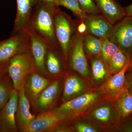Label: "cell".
Segmentation results:
<instances>
[{"label": "cell", "instance_id": "cell-35", "mask_svg": "<svg viewBox=\"0 0 132 132\" xmlns=\"http://www.w3.org/2000/svg\"><path fill=\"white\" fill-rule=\"evenodd\" d=\"M38 1L39 2L43 3L55 5L57 6V3L59 0H38Z\"/></svg>", "mask_w": 132, "mask_h": 132}, {"label": "cell", "instance_id": "cell-20", "mask_svg": "<svg viewBox=\"0 0 132 132\" xmlns=\"http://www.w3.org/2000/svg\"><path fill=\"white\" fill-rule=\"evenodd\" d=\"M45 64L48 77L52 79L61 77L65 68L60 52L56 49L47 48Z\"/></svg>", "mask_w": 132, "mask_h": 132}, {"label": "cell", "instance_id": "cell-23", "mask_svg": "<svg viewBox=\"0 0 132 132\" xmlns=\"http://www.w3.org/2000/svg\"><path fill=\"white\" fill-rule=\"evenodd\" d=\"M127 56L120 50L112 57L107 66L108 73L112 75L121 71L130 61Z\"/></svg>", "mask_w": 132, "mask_h": 132}, {"label": "cell", "instance_id": "cell-16", "mask_svg": "<svg viewBox=\"0 0 132 132\" xmlns=\"http://www.w3.org/2000/svg\"><path fill=\"white\" fill-rule=\"evenodd\" d=\"M84 21L86 32L100 39L109 38L113 26L101 14H87Z\"/></svg>", "mask_w": 132, "mask_h": 132}, {"label": "cell", "instance_id": "cell-13", "mask_svg": "<svg viewBox=\"0 0 132 132\" xmlns=\"http://www.w3.org/2000/svg\"><path fill=\"white\" fill-rule=\"evenodd\" d=\"M53 79L35 71L28 76L24 86L25 94L33 107L41 93L49 85Z\"/></svg>", "mask_w": 132, "mask_h": 132}, {"label": "cell", "instance_id": "cell-11", "mask_svg": "<svg viewBox=\"0 0 132 132\" xmlns=\"http://www.w3.org/2000/svg\"><path fill=\"white\" fill-rule=\"evenodd\" d=\"M38 0H16V13L11 35L26 32Z\"/></svg>", "mask_w": 132, "mask_h": 132}, {"label": "cell", "instance_id": "cell-2", "mask_svg": "<svg viewBox=\"0 0 132 132\" xmlns=\"http://www.w3.org/2000/svg\"><path fill=\"white\" fill-rule=\"evenodd\" d=\"M105 98L100 88L88 90L78 97L55 108L53 111L62 122L71 125L84 116L97 102Z\"/></svg>", "mask_w": 132, "mask_h": 132}, {"label": "cell", "instance_id": "cell-29", "mask_svg": "<svg viewBox=\"0 0 132 132\" xmlns=\"http://www.w3.org/2000/svg\"><path fill=\"white\" fill-rule=\"evenodd\" d=\"M81 9L87 14H101L94 0H78Z\"/></svg>", "mask_w": 132, "mask_h": 132}, {"label": "cell", "instance_id": "cell-8", "mask_svg": "<svg viewBox=\"0 0 132 132\" xmlns=\"http://www.w3.org/2000/svg\"><path fill=\"white\" fill-rule=\"evenodd\" d=\"M85 34H80L77 31L76 33L69 52L67 67L68 66L72 71L86 77L89 75L90 70L87 58L83 48Z\"/></svg>", "mask_w": 132, "mask_h": 132}, {"label": "cell", "instance_id": "cell-30", "mask_svg": "<svg viewBox=\"0 0 132 132\" xmlns=\"http://www.w3.org/2000/svg\"><path fill=\"white\" fill-rule=\"evenodd\" d=\"M131 115L125 118V120L122 125H119V129L123 132H132V116Z\"/></svg>", "mask_w": 132, "mask_h": 132}, {"label": "cell", "instance_id": "cell-36", "mask_svg": "<svg viewBox=\"0 0 132 132\" xmlns=\"http://www.w3.org/2000/svg\"><path fill=\"white\" fill-rule=\"evenodd\" d=\"M132 69V57L130 59L129 65L128 67L127 71H130Z\"/></svg>", "mask_w": 132, "mask_h": 132}, {"label": "cell", "instance_id": "cell-5", "mask_svg": "<svg viewBox=\"0 0 132 132\" xmlns=\"http://www.w3.org/2000/svg\"><path fill=\"white\" fill-rule=\"evenodd\" d=\"M35 71L30 50L17 55L8 62V74L18 91L24 87L28 76Z\"/></svg>", "mask_w": 132, "mask_h": 132}, {"label": "cell", "instance_id": "cell-19", "mask_svg": "<svg viewBox=\"0 0 132 132\" xmlns=\"http://www.w3.org/2000/svg\"><path fill=\"white\" fill-rule=\"evenodd\" d=\"M28 33L30 39V52L34 61L35 71L49 78L45 67V59L47 48L44 43L31 33Z\"/></svg>", "mask_w": 132, "mask_h": 132}, {"label": "cell", "instance_id": "cell-3", "mask_svg": "<svg viewBox=\"0 0 132 132\" xmlns=\"http://www.w3.org/2000/svg\"><path fill=\"white\" fill-rule=\"evenodd\" d=\"M78 24V20L72 19L67 14L57 9L55 15V32L59 50L65 68H67L68 58L71 43Z\"/></svg>", "mask_w": 132, "mask_h": 132}, {"label": "cell", "instance_id": "cell-25", "mask_svg": "<svg viewBox=\"0 0 132 132\" xmlns=\"http://www.w3.org/2000/svg\"><path fill=\"white\" fill-rule=\"evenodd\" d=\"M71 124L74 132H98L102 130L92 121L84 116L78 118Z\"/></svg>", "mask_w": 132, "mask_h": 132}, {"label": "cell", "instance_id": "cell-4", "mask_svg": "<svg viewBox=\"0 0 132 132\" xmlns=\"http://www.w3.org/2000/svg\"><path fill=\"white\" fill-rule=\"evenodd\" d=\"M83 116L102 130L119 128L121 120L114 102L105 98L95 104Z\"/></svg>", "mask_w": 132, "mask_h": 132}, {"label": "cell", "instance_id": "cell-10", "mask_svg": "<svg viewBox=\"0 0 132 132\" xmlns=\"http://www.w3.org/2000/svg\"><path fill=\"white\" fill-rule=\"evenodd\" d=\"M19 98V91L13 89L8 102L0 110V132H19L15 116Z\"/></svg>", "mask_w": 132, "mask_h": 132}, {"label": "cell", "instance_id": "cell-33", "mask_svg": "<svg viewBox=\"0 0 132 132\" xmlns=\"http://www.w3.org/2000/svg\"><path fill=\"white\" fill-rule=\"evenodd\" d=\"M7 64H0V79L7 74Z\"/></svg>", "mask_w": 132, "mask_h": 132}, {"label": "cell", "instance_id": "cell-17", "mask_svg": "<svg viewBox=\"0 0 132 132\" xmlns=\"http://www.w3.org/2000/svg\"><path fill=\"white\" fill-rule=\"evenodd\" d=\"M31 105L24 92V88L19 91L18 105L15 120L19 132H23L36 115L31 111Z\"/></svg>", "mask_w": 132, "mask_h": 132}, {"label": "cell", "instance_id": "cell-31", "mask_svg": "<svg viewBox=\"0 0 132 132\" xmlns=\"http://www.w3.org/2000/svg\"><path fill=\"white\" fill-rule=\"evenodd\" d=\"M77 26V30L78 32L80 34H85L86 32L87 27L84 21H79Z\"/></svg>", "mask_w": 132, "mask_h": 132}, {"label": "cell", "instance_id": "cell-12", "mask_svg": "<svg viewBox=\"0 0 132 132\" xmlns=\"http://www.w3.org/2000/svg\"><path fill=\"white\" fill-rule=\"evenodd\" d=\"M130 61L119 72L110 76L100 87L105 98L114 101L126 87V73Z\"/></svg>", "mask_w": 132, "mask_h": 132}, {"label": "cell", "instance_id": "cell-9", "mask_svg": "<svg viewBox=\"0 0 132 132\" xmlns=\"http://www.w3.org/2000/svg\"><path fill=\"white\" fill-rule=\"evenodd\" d=\"M62 84L61 77L53 79L36 99L32 108L34 114L37 115L41 113L52 111L56 107L60 95Z\"/></svg>", "mask_w": 132, "mask_h": 132}, {"label": "cell", "instance_id": "cell-26", "mask_svg": "<svg viewBox=\"0 0 132 132\" xmlns=\"http://www.w3.org/2000/svg\"><path fill=\"white\" fill-rule=\"evenodd\" d=\"M91 65L92 74L95 80H103L108 73L107 67L102 58L101 55L92 59Z\"/></svg>", "mask_w": 132, "mask_h": 132}, {"label": "cell", "instance_id": "cell-1", "mask_svg": "<svg viewBox=\"0 0 132 132\" xmlns=\"http://www.w3.org/2000/svg\"><path fill=\"white\" fill-rule=\"evenodd\" d=\"M59 7L56 5L39 2L26 32L34 35L48 48L60 51L55 32V15Z\"/></svg>", "mask_w": 132, "mask_h": 132}, {"label": "cell", "instance_id": "cell-21", "mask_svg": "<svg viewBox=\"0 0 132 132\" xmlns=\"http://www.w3.org/2000/svg\"><path fill=\"white\" fill-rule=\"evenodd\" d=\"M114 103L121 119L132 114V93L126 88L121 93Z\"/></svg>", "mask_w": 132, "mask_h": 132}, {"label": "cell", "instance_id": "cell-27", "mask_svg": "<svg viewBox=\"0 0 132 132\" xmlns=\"http://www.w3.org/2000/svg\"><path fill=\"white\" fill-rule=\"evenodd\" d=\"M101 40V56L107 67L112 57L120 50L117 45L111 41L109 38H102Z\"/></svg>", "mask_w": 132, "mask_h": 132}, {"label": "cell", "instance_id": "cell-22", "mask_svg": "<svg viewBox=\"0 0 132 132\" xmlns=\"http://www.w3.org/2000/svg\"><path fill=\"white\" fill-rule=\"evenodd\" d=\"M83 46L87 59L91 60L101 55V39L86 32L83 38Z\"/></svg>", "mask_w": 132, "mask_h": 132}, {"label": "cell", "instance_id": "cell-14", "mask_svg": "<svg viewBox=\"0 0 132 132\" xmlns=\"http://www.w3.org/2000/svg\"><path fill=\"white\" fill-rule=\"evenodd\" d=\"M63 81L62 103L78 97L88 90L84 81L73 72L67 73Z\"/></svg>", "mask_w": 132, "mask_h": 132}, {"label": "cell", "instance_id": "cell-18", "mask_svg": "<svg viewBox=\"0 0 132 132\" xmlns=\"http://www.w3.org/2000/svg\"><path fill=\"white\" fill-rule=\"evenodd\" d=\"M101 14L113 26L126 16L125 8L115 0H94Z\"/></svg>", "mask_w": 132, "mask_h": 132}, {"label": "cell", "instance_id": "cell-24", "mask_svg": "<svg viewBox=\"0 0 132 132\" xmlns=\"http://www.w3.org/2000/svg\"><path fill=\"white\" fill-rule=\"evenodd\" d=\"M14 89L12 80L7 74L0 79V110L8 102Z\"/></svg>", "mask_w": 132, "mask_h": 132}, {"label": "cell", "instance_id": "cell-6", "mask_svg": "<svg viewBox=\"0 0 132 132\" xmlns=\"http://www.w3.org/2000/svg\"><path fill=\"white\" fill-rule=\"evenodd\" d=\"M109 38L130 60L132 57V16H126L113 25Z\"/></svg>", "mask_w": 132, "mask_h": 132}, {"label": "cell", "instance_id": "cell-15", "mask_svg": "<svg viewBox=\"0 0 132 132\" xmlns=\"http://www.w3.org/2000/svg\"><path fill=\"white\" fill-rule=\"evenodd\" d=\"M61 123V120L53 110L44 112L36 115L23 132H51Z\"/></svg>", "mask_w": 132, "mask_h": 132}, {"label": "cell", "instance_id": "cell-28", "mask_svg": "<svg viewBox=\"0 0 132 132\" xmlns=\"http://www.w3.org/2000/svg\"><path fill=\"white\" fill-rule=\"evenodd\" d=\"M57 5L71 10L79 21H84L87 14L81 9L78 0H59Z\"/></svg>", "mask_w": 132, "mask_h": 132}, {"label": "cell", "instance_id": "cell-7", "mask_svg": "<svg viewBox=\"0 0 132 132\" xmlns=\"http://www.w3.org/2000/svg\"><path fill=\"white\" fill-rule=\"evenodd\" d=\"M29 50L30 39L27 32L11 35L0 41V64L7 63L17 55Z\"/></svg>", "mask_w": 132, "mask_h": 132}, {"label": "cell", "instance_id": "cell-32", "mask_svg": "<svg viewBox=\"0 0 132 132\" xmlns=\"http://www.w3.org/2000/svg\"><path fill=\"white\" fill-rule=\"evenodd\" d=\"M126 87L132 93V73L127 77L126 76Z\"/></svg>", "mask_w": 132, "mask_h": 132}, {"label": "cell", "instance_id": "cell-34", "mask_svg": "<svg viewBox=\"0 0 132 132\" xmlns=\"http://www.w3.org/2000/svg\"><path fill=\"white\" fill-rule=\"evenodd\" d=\"M124 8L126 12V16H132V4L124 7Z\"/></svg>", "mask_w": 132, "mask_h": 132}]
</instances>
